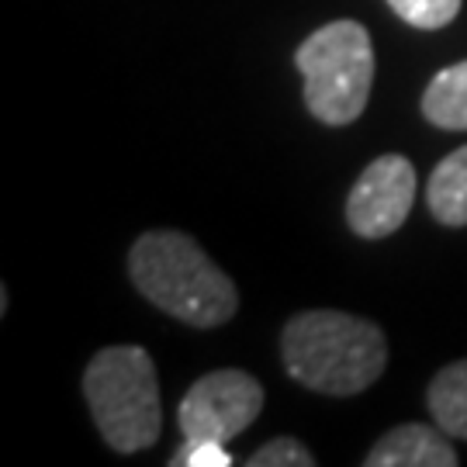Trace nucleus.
Listing matches in <instances>:
<instances>
[{"mask_svg": "<svg viewBox=\"0 0 467 467\" xmlns=\"http://www.w3.org/2000/svg\"><path fill=\"white\" fill-rule=\"evenodd\" d=\"M284 370L308 391L350 399L368 391L388 368V339L360 316L312 308L295 316L281 333Z\"/></svg>", "mask_w": 467, "mask_h": 467, "instance_id": "nucleus-1", "label": "nucleus"}, {"mask_svg": "<svg viewBox=\"0 0 467 467\" xmlns=\"http://www.w3.org/2000/svg\"><path fill=\"white\" fill-rule=\"evenodd\" d=\"M129 277L139 295L194 329L225 326L239 308V291L229 274L187 233H146L129 253Z\"/></svg>", "mask_w": 467, "mask_h": 467, "instance_id": "nucleus-2", "label": "nucleus"}, {"mask_svg": "<svg viewBox=\"0 0 467 467\" xmlns=\"http://www.w3.org/2000/svg\"><path fill=\"white\" fill-rule=\"evenodd\" d=\"M84 399L111 451L139 453L163 433L160 378L142 347L121 343L98 350L84 370Z\"/></svg>", "mask_w": 467, "mask_h": 467, "instance_id": "nucleus-3", "label": "nucleus"}, {"mask_svg": "<svg viewBox=\"0 0 467 467\" xmlns=\"http://www.w3.org/2000/svg\"><path fill=\"white\" fill-rule=\"evenodd\" d=\"M305 77V104L326 125H350L364 115L374 84V46L360 21H329L295 52Z\"/></svg>", "mask_w": 467, "mask_h": 467, "instance_id": "nucleus-4", "label": "nucleus"}, {"mask_svg": "<svg viewBox=\"0 0 467 467\" xmlns=\"http://www.w3.org/2000/svg\"><path fill=\"white\" fill-rule=\"evenodd\" d=\"M264 412V384L239 368H222L191 384L181 405L177 422L187 440H218L229 443L246 433L253 419Z\"/></svg>", "mask_w": 467, "mask_h": 467, "instance_id": "nucleus-5", "label": "nucleus"}, {"mask_svg": "<svg viewBox=\"0 0 467 467\" xmlns=\"http://www.w3.org/2000/svg\"><path fill=\"white\" fill-rule=\"evenodd\" d=\"M416 201V167L399 156L384 152L370 163L347 198V225L360 239H384L399 233L401 222Z\"/></svg>", "mask_w": 467, "mask_h": 467, "instance_id": "nucleus-6", "label": "nucleus"}, {"mask_svg": "<svg viewBox=\"0 0 467 467\" xmlns=\"http://www.w3.org/2000/svg\"><path fill=\"white\" fill-rule=\"evenodd\" d=\"M368 467H457V451L451 443V433L440 426L405 422L384 433L370 453L364 457Z\"/></svg>", "mask_w": 467, "mask_h": 467, "instance_id": "nucleus-7", "label": "nucleus"}, {"mask_svg": "<svg viewBox=\"0 0 467 467\" xmlns=\"http://www.w3.org/2000/svg\"><path fill=\"white\" fill-rule=\"evenodd\" d=\"M426 204L440 225H451V229L467 225V146L453 150L436 163L426 184Z\"/></svg>", "mask_w": 467, "mask_h": 467, "instance_id": "nucleus-8", "label": "nucleus"}, {"mask_svg": "<svg viewBox=\"0 0 467 467\" xmlns=\"http://www.w3.org/2000/svg\"><path fill=\"white\" fill-rule=\"evenodd\" d=\"M422 115L436 129L467 132V59L436 73L422 94Z\"/></svg>", "mask_w": 467, "mask_h": 467, "instance_id": "nucleus-9", "label": "nucleus"}, {"mask_svg": "<svg viewBox=\"0 0 467 467\" xmlns=\"http://www.w3.org/2000/svg\"><path fill=\"white\" fill-rule=\"evenodd\" d=\"M430 416L443 433L467 440V360L447 364L426 388Z\"/></svg>", "mask_w": 467, "mask_h": 467, "instance_id": "nucleus-10", "label": "nucleus"}, {"mask_svg": "<svg viewBox=\"0 0 467 467\" xmlns=\"http://www.w3.org/2000/svg\"><path fill=\"white\" fill-rule=\"evenodd\" d=\"M388 7L412 28L422 32H436V28H447L457 11H461V0H388Z\"/></svg>", "mask_w": 467, "mask_h": 467, "instance_id": "nucleus-11", "label": "nucleus"}, {"mask_svg": "<svg viewBox=\"0 0 467 467\" xmlns=\"http://www.w3.org/2000/svg\"><path fill=\"white\" fill-rule=\"evenodd\" d=\"M246 464L250 467H312L316 457H312V451H308L301 440H295V436H274L270 443H264L260 451L253 453Z\"/></svg>", "mask_w": 467, "mask_h": 467, "instance_id": "nucleus-12", "label": "nucleus"}, {"mask_svg": "<svg viewBox=\"0 0 467 467\" xmlns=\"http://www.w3.org/2000/svg\"><path fill=\"white\" fill-rule=\"evenodd\" d=\"M173 467H229L233 453L225 451V443L218 440H187L181 443V451L170 457Z\"/></svg>", "mask_w": 467, "mask_h": 467, "instance_id": "nucleus-13", "label": "nucleus"}]
</instances>
